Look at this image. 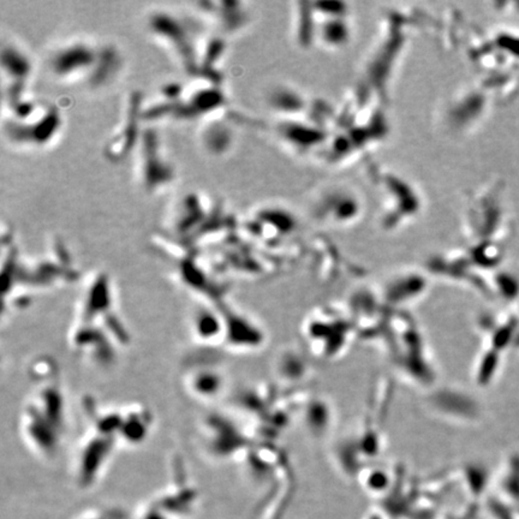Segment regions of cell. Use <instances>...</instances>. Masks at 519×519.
Listing matches in <instances>:
<instances>
[{
    "label": "cell",
    "instance_id": "obj_12",
    "mask_svg": "<svg viewBox=\"0 0 519 519\" xmlns=\"http://www.w3.org/2000/svg\"><path fill=\"white\" fill-rule=\"evenodd\" d=\"M225 320L224 346L229 350L246 351L258 349L263 342L261 328L246 315L229 306L225 299L220 302Z\"/></svg>",
    "mask_w": 519,
    "mask_h": 519
},
{
    "label": "cell",
    "instance_id": "obj_16",
    "mask_svg": "<svg viewBox=\"0 0 519 519\" xmlns=\"http://www.w3.org/2000/svg\"><path fill=\"white\" fill-rule=\"evenodd\" d=\"M205 121V126L200 131L201 145L213 155H222L232 145V133L225 121L219 119L217 116L208 118Z\"/></svg>",
    "mask_w": 519,
    "mask_h": 519
},
{
    "label": "cell",
    "instance_id": "obj_1",
    "mask_svg": "<svg viewBox=\"0 0 519 519\" xmlns=\"http://www.w3.org/2000/svg\"><path fill=\"white\" fill-rule=\"evenodd\" d=\"M130 340L112 279L102 270L94 272L85 279L76 304L68 333L70 349L85 362L107 369Z\"/></svg>",
    "mask_w": 519,
    "mask_h": 519
},
{
    "label": "cell",
    "instance_id": "obj_9",
    "mask_svg": "<svg viewBox=\"0 0 519 519\" xmlns=\"http://www.w3.org/2000/svg\"><path fill=\"white\" fill-rule=\"evenodd\" d=\"M124 106V114L104 148L105 157L113 162H121L125 157L133 155L143 130L140 128V123L143 121L141 95L136 92L131 94Z\"/></svg>",
    "mask_w": 519,
    "mask_h": 519
},
{
    "label": "cell",
    "instance_id": "obj_13",
    "mask_svg": "<svg viewBox=\"0 0 519 519\" xmlns=\"http://www.w3.org/2000/svg\"><path fill=\"white\" fill-rule=\"evenodd\" d=\"M32 61L20 44L8 42L1 49V75L4 94L28 93L32 75Z\"/></svg>",
    "mask_w": 519,
    "mask_h": 519
},
{
    "label": "cell",
    "instance_id": "obj_7",
    "mask_svg": "<svg viewBox=\"0 0 519 519\" xmlns=\"http://www.w3.org/2000/svg\"><path fill=\"white\" fill-rule=\"evenodd\" d=\"M133 157L135 179L143 191L155 195L172 186L176 179V169L166 154L157 130L150 128L142 130Z\"/></svg>",
    "mask_w": 519,
    "mask_h": 519
},
{
    "label": "cell",
    "instance_id": "obj_11",
    "mask_svg": "<svg viewBox=\"0 0 519 519\" xmlns=\"http://www.w3.org/2000/svg\"><path fill=\"white\" fill-rule=\"evenodd\" d=\"M193 342L201 347H222L225 340V320L220 302L201 303L190 318Z\"/></svg>",
    "mask_w": 519,
    "mask_h": 519
},
{
    "label": "cell",
    "instance_id": "obj_5",
    "mask_svg": "<svg viewBox=\"0 0 519 519\" xmlns=\"http://www.w3.org/2000/svg\"><path fill=\"white\" fill-rule=\"evenodd\" d=\"M118 447L121 443L116 435L85 416V428L71 458V475L77 486L85 489L99 482Z\"/></svg>",
    "mask_w": 519,
    "mask_h": 519
},
{
    "label": "cell",
    "instance_id": "obj_8",
    "mask_svg": "<svg viewBox=\"0 0 519 519\" xmlns=\"http://www.w3.org/2000/svg\"><path fill=\"white\" fill-rule=\"evenodd\" d=\"M200 440L208 457L217 462L237 455L248 443L236 422L222 414H210L202 422Z\"/></svg>",
    "mask_w": 519,
    "mask_h": 519
},
{
    "label": "cell",
    "instance_id": "obj_14",
    "mask_svg": "<svg viewBox=\"0 0 519 519\" xmlns=\"http://www.w3.org/2000/svg\"><path fill=\"white\" fill-rule=\"evenodd\" d=\"M121 446H140L153 431L155 423L153 412L145 404L133 402L121 405Z\"/></svg>",
    "mask_w": 519,
    "mask_h": 519
},
{
    "label": "cell",
    "instance_id": "obj_15",
    "mask_svg": "<svg viewBox=\"0 0 519 519\" xmlns=\"http://www.w3.org/2000/svg\"><path fill=\"white\" fill-rule=\"evenodd\" d=\"M196 11L201 20L220 29L222 32H232L238 30L244 22V13L241 4L234 1H203L196 3Z\"/></svg>",
    "mask_w": 519,
    "mask_h": 519
},
{
    "label": "cell",
    "instance_id": "obj_3",
    "mask_svg": "<svg viewBox=\"0 0 519 519\" xmlns=\"http://www.w3.org/2000/svg\"><path fill=\"white\" fill-rule=\"evenodd\" d=\"M49 70L65 85L85 83L104 88L121 73L123 59L117 47L88 39H71L59 44L49 56Z\"/></svg>",
    "mask_w": 519,
    "mask_h": 519
},
{
    "label": "cell",
    "instance_id": "obj_6",
    "mask_svg": "<svg viewBox=\"0 0 519 519\" xmlns=\"http://www.w3.org/2000/svg\"><path fill=\"white\" fill-rule=\"evenodd\" d=\"M5 137L18 148H49L63 129V118L54 105L41 104L20 118H3Z\"/></svg>",
    "mask_w": 519,
    "mask_h": 519
},
{
    "label": "cell",
    "instance_id": "obj_10",
    "mask_svg": "<svg viewBox=\"0 0 519 519\" xmlns=\"http://www.w3.org/2000/svg\"><path fill=\"white\" fill-rule=\"evenodd\" d=\"M186 395L201 402H215L226 388V376L222 366L213 361L191 362L181 374Z\"/></svg>",
    "mask_w": 519,
    "mask_h": 519
},
{
    "label": "cell",
    "instance_id": "obj_17",
    "mask_svg": "<svg viewBox=\"0 0 519 519\" xmlns=\"http://www.w3.org/2000/svg\"><path fill=\"white\" fill-rule=\"evenodd\" d=\"M76 519H131L124 511L113 507H97L80 513Z\"/></svg>",
    "mask_w": 519,
    "mask_h": 519
},
{
    "label": "cell",
    "instance_id": "obj_4",
    "mask_svg": "<svg viewBox=\"0 0 519 519\" xmlns=\"http://www.w3.org/2000/svg\"><path fill=\"white\" fill-rule=\"evenodd\" d=\"M193 22L169 10L157 8L147 18L150 37L165 49L174 63L190 77L200 73L202 39Z\"/></svg>",
    "mask_w": 519,
    "mask_h": 519
},
{
    "label": "cell",
    "instance_id": "obj_2",
    "mask_svg": "<svg viewBox=\"0 0 519 519\" xmlns=\"http://www.w3.org/2000/svg\"><path fill=\"white\" fill-rule=\"evenodd\" d=\"M32 388L20 407L18 429L29 451L37 458H56L68 426V397L56 361L40 356L29 366Z\"/></svg>",
    "mask_w": 519,
    "mask_h": 519
}]
</instances>
